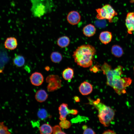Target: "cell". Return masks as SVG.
<instances>
[{"instance_id":"cell-25","label":"cell","mask_w":134,"mask_h":134,"mask_svg":"<svg viewBox=\"0 0 134 134\" xmlns=\"http://www.w3.org/2000/svg\"><path fill=\"white\" fill-rule=\"evenodd\" d=\"M53 134H66L62 130L61 128L59 125H56L52 127Z\"/></svg>"},{"instance_id":"cell-30","label":"cell","mask_w":134,"mask_h":134,"mask_svg":"<svg viewBox=\"0 0 134 134\" xmlns=\"http://www.w3.org/2000/svg\"><path fill=\"white\" fill-rule=\"evenodd\" d=\"M50 69V68L48 66H46L45 67V69L47 71H49Z\"/></svg>"},{"instance_id":"cell-5","label":"cell","mask_w":134,"mask_h":134,"mask_svg":"<svg viewBox=\"0 0 134 134\" xmlns=\"http://www.w3.org/2000/svg\"><path fill=\"white\" fill-rule=\"evenodd\" d=\"M132 82V80L130 77H121L114 80L111 87L119 95L124 94L126 93V88L131 84Z\"/></svg>"},{"instance_id":"cell-14","label":"cell","mask_w":134,"mask_h":134,"mask_svg":"<svg viewBox=\"0 0 134 134\" xmlns=\"http://www.w3.org/2000/svg\"><path fill=\"white\" fill-rule=\"evenodd\" d=\"M96 29L93 25L89 24L85 26L83 29L84 34L86 36L91 37L93 36L95 34Z\"/></svg>"},{"instance_id":"cell-16","label":"cell","mask_w":134,"mask_h":134,"mask_svg":"<svg viewBox=\"0 0 134 134\" xmlns=\"http://www.w3.org/2000/svg\"><path fill=\"white\" fill-rule=\"evenodd\" d=\"M70 41L69 37L66 36H64L60 37L58 39L57 43L59 47L64 48L69 45Z\"/></svg>"},{"instance_id":"cell-15","label":"cell","mask_w":134,"mask_h":134,"mask_svg":"<svg viewBox=\"0 0 134 134\" xmlns=\"http://www.w3.org/2000/svg\"><path fill=\"white\" fill-rule=\"evenodd\" d=\"M35 98L37 101L42 102L45 101L48 97L47 94L44 90L41 89L38 90L35 95Z\"/></svg>"},{"instance_id":"cell-13","label":"cell","mask_w":134,"mask_h":134,"mask_svg":"<svg viewBox=\"0 0 134 134\" xmlns=\"http://www.w3.org/2000/svg\"><path fill=\"white\" fill-rule=\"evenodd\" d=\"M5 47L8 49L13 50L16 49L18 45L17 39L14 37H9L6 40L4 43Z\"/></svg>"},{"instance_id":"cell-1","label":"cell","mask_w":134,"mask_h":134,"mask_svg":"<svg viewBox=\"0 0 134 134\" xmlns=\"http://www.w3.org/2000/svg\"><path fill=\"white\" fill-rule=\"evenodd\" d=\"M96 50L94 47L89 44L78 46L73 52V58L77 65L84 68L92 66Z\"/></svg>"},{"instance_id":"cell-9","label":"cell","mask_w":134,"mask_h":134,"mask_svg":"<svg viewBox=\"0 0 134 134\" xmlns=\"http://www.w3.org/2000/svg\"><path fill=\"white\" fill-rule=\"evenodd\" d=\"M125 24L128 33L132 34L134 31V12H132L128 13L125 20Z\"/></svg>"},{"instance_id":"cell-17","label":"cell","mask_w":134,"mask_h":134,"mask_svg":"<svg viewBox=\"0 0 134 134\" xmlns=\"http://www.w3.org/2000/svg\"><path fill=\"white\" fill-rule=\"evenodd\" d=\"M74 74L73 69L71 68L67 67L64 69L62 73L63 78L65 80H70L73 78Z\"/></svg>"},{"instance_id":"cell-22","label":"cell","mask_w":134,"mask_h":134,"mask_svg":"<svg viewBox=\"0 0 134 134\" xmlns=\"http://www.w3.org/2000/svg\"><path fill=\"white\" fill-rule=\"evenodd\" d=\"M37 115L38 118L41 120L45 119L48 116L47 111L44 108L40 109L37 112Z\"/></svg>"},{"instance_id":"cell-12","label":"cell","mask_w":134,"mask_h":134,"mask_svg":"<svg viewBox=\"0 0 134 134\" xmlns=\"http://www.w3.org/2000/svg\"><path fill=\"white\" fill-rule=\"evenodd\" d=\"M112 37V33L108 31L101 32L99 36V39L100 42L104 44H106L111 41Z\"/></svg>"},{"instance_id":"cell-29","label":"cell","mask_w":134,"mask_h":134,"mask_svg":"<svg viewBox=\"0 0 134 134\" xmlns=\"http://www.w3.org/2000/svg\"><path fill=\"white\" fill-rule=\"evenodd\" d=\"M74 100L77 102H78L80 101V99L78 97L75 96L74 97Z\"/></svg>"},{"instance_id":"cell-2","label":"cell","mask_w":134,"mask_h":134,"mask_svg":"<svg viewBox=\"0 0 134 134\" xmlns=\"http://www.w3.org/2000/svg\"><path fill=\"white\" fill-rule=\"evenodd\" d=\"M89 103L98 111V117L100 122L105 127H108L114 119L115 111L112 108L101 102L99 99L94 100L88 98Z\"/></svg>"},{"instance_id":"cell-26","label":"cell","mask_w":134,"mask_h":134,"mask_svg":"<svg viewBox=\"0 0 134 134\" xmlns=\"http://www.w3.org/2000/svg\"><path fill=\"white\" fill-rule=\"evenodd\" d=\"M100 66L99 65H95L91 67L90 69V71L94 73H96L100 70H101L100 69Z\"/></svg>"},{"instance_id":"cell-11","label":"cell","mask_w":134,"mask_h":134,"mask_svg":"<svg viewBox=\"0 0 134 134\" xmlns=\"http://www.w3.org/2000/svg\"><path fill=\"white\" fill-rule=\"evenodd\" d=\"M93 89V87L92 84L86 81L81 83L79 88V92L83 95L89 94L92 91Z\"/></svg>"},{"instance_id":"cell-23","label":"cell","mask_w":134,"mask_h":134,"mask_svg":"<svg viewBox=\"0 0 134 134\" xmlns=\"http://www.w3.org/2000/svg\"><path fill=\"white\" fill-rule=\"evenodd\" d=\"M8 127L4 124L3 122H0V134H10Z\"/></svg>"},{"instance_id":"cell-20","label":"cell","mask_w":134,"mask_h":134,"mask_svg":"<svg viewBox=\"0 0 134 134\" xmlns=\"http://www.w3.org/2000/svg\"><path fill=\"white\" fill-rule=\"evenodd\" d=\"M13 64L16 67H21L24 65L25 60L23 56L20 55H17L13 59Z\"/></svg>"},{"instance_id":"cell-24","label":"cell","mask_w":134,"mask_h":134,"mask_svg":"<svg viewBox=\"0 0 134 134\" xmlns=\"http://www.w3.org/2000/svg\"><path fill=\"white\" fill-rule=\"evenodd\" d=\"M59 125L61 128L66 129L70 127L71 123L69 121L66 119L61 121L59 123Z\"/></svg>"},{"instance_id":"cell-8","label":"cell","mask_w":134,"mask_h":134,"mask_svg":"<svg viewBox=\"0 0 134 134\" xmlns=\"http://www.w3.org/2000/svg\"><path fill=\"white\" fill-rule=\"evenodd\" d=\"M67 22L70 24L75 25L80 22L81 16L79 13L77 11H72L68 13L67 17Z\"/></svg>"},{"instance_id":"cell-3","label":"cell","mask_w":134,"mask_h":134,"mask_svg":"<svg viewBox=\"0 0 134 134\" xmlns=\"http://www.w3.org/2000/svg\"><path fill=\"white\" fill-rule=\"evenodd\" d=\"M31 10L35 17H39L50 12L53 7L52 0H31Z\"/></svg>"},{"instance_id":"cell-19","label":"cell","mask_w":134,"mask_h":134,"mask_svg":"<svg viewBox=\"0 0 134 134\" xmlns=\"http://www.w3.org/2000/svg\"><path fill=\"white\" fill-rule=\"evenodd\" d=\"M39 131L40 134H51L53 133L52 127L49 124H44L39 127Z\"/></svg>"},{"instance_id":"cell-27","label":"cell","mask_w":134,"mask_h":134,"mask_svg":"<svg viewBox=\"0 0 134 134\" xmlns=\"http://www.w3.org/2000/svg\"><path fill=\"white\" fill-rule=\"evenodd\" d=\"M83 134H95L96 133L92 129L90 128H88L87 127L84 130Z\"/></svg>"},{"instance_id":"cell-4","label":"cell","mask_w":134,"mask_h":134,"mask_svg":"<svg viewBox=\"0 0 134 134\" xmlns=\"http://www.w3.org/2000/svg\"><path fill=\"white\" fill-rule=\"evenodd\" d=\"M97 13V18L100 20L106 19L110 22H112L114 17L117 15L112 6L110 4H106L103 5L101 8L96 9Z\"/></svg>"},{"instance_id":"cell-7","label":"cell","mask_w":134,"mask_h":134,"mask_svg":"<svg viewBox=\"0 0 134 134\" xmlns=\"http://www.w3.org/2000/svg\"><path fill=\"white\" fill-rule=\"evenodd\" d=\"M60 115L59 119L61 120H66V117L68 114L76 115L78 112V111L75 109H69L68 108V104L63 103L60 105L58 108Z\"/></svg>"},{"instance_id":"cell-21","label":"cell","mask_w":134,"mask_h":134,"mask_svg":"<svg viewBox=\"0 0 134 134\" xmlns=\"http://www.w3.org/2000/svg\"><path fill=\"white\" fill-rule=\"evenodd\" d=\"M50 58L52 62L57 63H60L62 61L63 57L60 53L55 51L52 52L51 54Z\"/></svg>"},{"instance_id":"cell-18","label":"cell","mask_w":134,"mask_h":134,"mask_svg":"<svg viewBox=\"0 0 134 134\" xmlns=\"http://www.w3.org/2000/svg\"><path fill=\"white\" fill-rule=\"evenodd\" d=\"M111 52L113 55L117 58L121 57L124 53L122 48L119 45H114L112 46Z\"/></svg>"},{"instance_id":"cell-6","label":"cell","mask_w":134,"mask_h":134,"mask_svg":"<svg viewBox=\"0 0 134 134\" xmlns=\"http://www.w3.org/2000/svg\"><path fill=\"white\" fill-rule=\"evenodd\" d=\"M46 81L48 83L47 89L49 92L56 90L61 87L62 81L59 76L57 75L51 74L49 75L46 77Z\"/></svg>"},{"instance_id":"cell-28","label":"cell","mask_w":134,"mask_h":134,"mask_svg":"<svg viewBox=\"0 0 134 134\" xmlns=\"http://www.w3.org/2000/svg\"><path fill=\"white\" fill-rule=\"evenodd\" d=\"M116 134L113 131L110 130H108L104 131L102 133V134Z\"/></svg>"},{"instance_id":"cell-10","label":"cell","mask_w":134,"mask_h":134,"mask_svg":"<svg viewBox=\"0 0 134 134\" xmlns=\"http://www.w3.org/2000/svg\"><path fill=\"white\" fill-rule=\"evenodd\" d=\"M30 79L32 84L35 86L40 85L44 81V77L42 74L37 72L32 73L30 77Z\"/></svg>"}]
</instances>
